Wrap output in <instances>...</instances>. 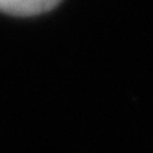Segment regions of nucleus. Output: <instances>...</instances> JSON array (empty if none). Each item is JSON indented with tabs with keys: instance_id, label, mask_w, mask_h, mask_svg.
Masks as SVG:
<instances>
[{
	"instance_id": "nucleus-1",
	"label": "nucleus",
	"mask_w": 153,
	"mask_h": 153,
	"mask_svg": "<svg viewBox=\"0 0 153 153\" xmlns=\"http://www.w3.org/2000/svg\"><path fill=\"white\" fill-rule=\"evenodd\" d=\"M61 4V0H0V11L15 17H35Z\"/></svg>"
}]
</instances>
